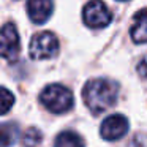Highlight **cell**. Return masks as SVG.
I'll use <instances>...</instances> for the list:
<instances>
[{
    "label": "cell",
    "instance_id": "cell-1",
    "mask_svg": "<svg viewBox=\"0 0 147 147\" xmlns=\"http://www.w3.org/2000/svg\"><path fill=\"white\" fill-rule=\"evenodd\" d=\"M117 84L111 79H92L84 86L82 98L93 114L109 109L117 100Z\"/></svg>",
    "mask_w": 147,
    "mask_h": 147
},
{
    "label": "cell",
    "instance_id": "cell-2",
    "mask_svg": "<svg viewBox=\"0 0 147 147\" xmlns=\"http://www.w3.org/2000/svg\"><path fill=\"white\" fill-rule=\"evenodd\" d=\"M40 101L48 111L54 114H62L71 109L73 106V93L60 84H51L45 87V90L41 92Z\"/></svg>",
    "mask_w": 147,
    "mask_h": 147
},
{
    "label": "cell",
    "instance_id": "cell-3",
    "mask_svg": "<svg viewBox=\"0 0 147 147\" xmlns=\"http://www.w3.org/2000/svg\"><path fill=\"white\" fill-rule=\"evenodd\" d=\"M59 52V41L51 32H40L32 36L29 46V54L33 60L52 59Z\"/></svg>",
    "mask_w": 147,
    "mask_h": 147
},
{
    "label": "cell",
    "instance_id": "cell-4",
    "mask_svg": "<svg viewBox=\"0 0 147 147\" xmlns=\"http://www.w3.org/2000/svg\"><path fill=\"white\" fill-rule=\"evenodd\" d=\"M84 22L92 29H103L109 26L112 21V13L105 2L101 0H92L84 7Z\"/></svg>",
    "mask_w": 147,
    "mask_h": 147
},
{
    "label": "cell",
    "instance_id": "cell-5",
    "mask_svg": "<svg viewBox=\"0 0 147 147\" xmlns=\"http://www.w3.org/2000/svg\"><path fill=\"white\" fill-rule=\"evenodd\" d=\"M21 43L19 33L14 24L8 22L0 29V57L7 60H14L19 54Z\"/></svg>",
    "mask_w": 147,
    "mask_h": 147
},
{
    "label": "cell",
    "instance_id": "cell-6",
    "mask_svg": "<svg viewBox=\"0 0 147 147\" xmlns=\"http://www.w3.org/2000/svg\"><path fill=\"white\" fill-rule=\"evenodd\" d=\"M128 119L122 114H112L106 117L101 123V136L106 141H115L125 136L128 131Z\"/></svg>",
    "mask_w": 147,
    "mask_h": 147
},
{
    "label": "cell",
    "instance_id": "cell-7",
    "mask_svg": "<svg viewBox=\"0 0 147 147\" xmlns=\"http://www.w3.org/2000/svg\"><path fill=\"white\" fill-rule=\"evenodd\" d=\"M52 10H54L52 0H27V13L35 24L46 22Z\"/></svg>",
    "mask_w": 147,
    "mask_h": 147
},
{
    "label": "cell",
    "instance_id": "cell-8",
    "mask_svg": "<svg viewBox=\"0 0 147 147\" xmlns=\"http://www.w3.org/2000/svg\"><path fill=\"white\" fill-rule=\"evenodd\" d=\"M131 40L138 45L147 43V8L139 10L133 16V26H131Z\"/></svg>",
    "mask_w": 147,
    "mask_h": 147
},
{
    "label": "cell",
    "instance_id": "cell-9",
    "mask_svg": "<svg viewBox=\"0 0 147 147\" xmlns=\"http://www.w3.org/2000/svg\"><path fill=\"white\" fill-rule=\"evenodd\" d=\"M54 147H84V141L78 133L67 130L57 134Z\"/></svg>",
    "mask_w": 147,
    "mask_h": 147
},
{
    "label": "cell",
    "instance_id": "cell-10",
    "mask_svg": "<svg viewBox=\"0 0 147 147\" xmlns=\"http://www.w3.org/2000/svg\"><path fill=\"white\" fill-rule=\"evenodd\" d=\"M18 139V127L14 123H0V147H10Z\"/></svg>",
    "mask_w": 147,
    "mask_h": 147
},
{
    "label": "cell",
    "instance_id": "cell-11",
    "mask_svg": "<svg viewBox=\"0 0 147 147\" xmlns=\"http://www.w3.org/2000/svg\"><path fill=\"white\" fill-rule=\"evenodd\" d=\"M41 139H43L41 131H40L38 128L32 127V128H29V130L24 133V136H22V146L24 147H38L40 142H41Z\"/></svg>",
    "mask_w": 147,
    "mask_h": 147
},
{
    "label": "cell",
    "instance_id": "cell-12",
    "mask_svg": "<svg viewBox=\"0 0 147 147\" xmlns=\"http://www.w3.org/2000/svg\"><path fill=\"white\" fill-rule=\"evenodd\" d=\"M14 105V95L8 89L0 87V115L7 114Z\"/></svg>",
    "mask_w": 147,
    "mask_h": 147
},
{
    "label": "cell",
    "instance_id": "cell-13",
    "mask_svg": "<svg viewBox=\"0 0 147 147\" xmlns=\"http://www.w3.org/2000/svg\"><path fill=\"white\" fill-rule=\"evenodd\" d=\"M131 147H147V134L144 133L136 134L131 141Z\"/></svg>",
    "mask_w": 147,
    "mask_h": 147
},
{
    "label": "cell",
    "instance_id": "cell-14",
    "mask_svg": "<svg viewBox=\"0 0 147 147\" xmlns=\"http://www.w3.org/2000/svg\"><path fill=\"white\" fill-rule=\"evenodd\" d=\"M138 74L142 78H147V55H144L142 60L138 63Z\"/></svg>",
    "mask_w": 147,
    "mask_h": 147
},
{
    "label": "cell",
    "instance_id": "cell-15",
    "mask_svg": "<svg viewBox=\"0 0 147 147\" xmlns=\"http://www.w3.org/2000/svg\"><path fill=\"white\" fill-rule=\"evenodd\" d=\"M120 2H125V0H120Z\"/></svg>",
    "mask_w": 147,
    "mask_h": 147
}]
</instances>
